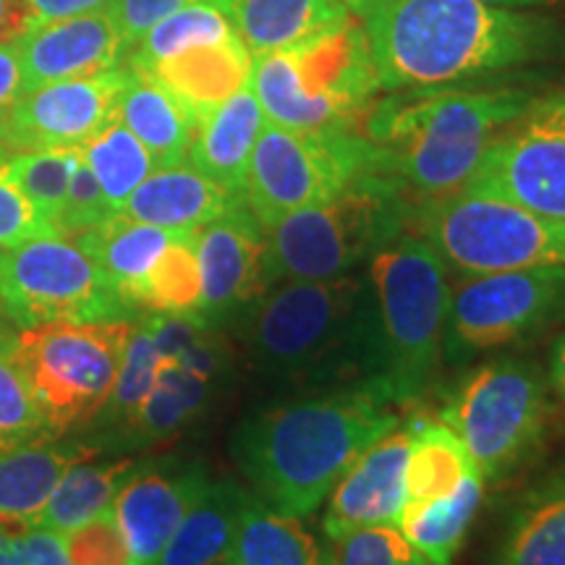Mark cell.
I'll return each instance as SVG.
<instances>
[{"instance_id": "6da1fadb", "label": "cell", "mask_w": 565, "mask_h": 565, "mask_svg": "<svg viewBox=\"0 0 565 565\" xmlns=\"http://www.w3.org/2000/svg\"><path fill=\"white\" fill-rule=\"evenodd\" d=\"M380 92L433 89L565 58V26L482 0H391L364 21Z\"/></svg>"}, {"instance_id": "7a4b0ae2", "label": "cell", "mask_w": 565, "mask_h": 565, "mask_svg": "<svg viewBox=\"0 0 565 565\" xmlns=\"http://www.w3.org/2000/svg\"><path fill=\"white\" fill-rule=\"evenodd\" d=\"M398 422L395 404L372 387H330L244 419L231 454L265 505L307 519Z\"/></svg>"}, {"instance_id": "3957f363", "label": "cell", "mask_w": 565, "mask_h": 565, "mask_svg": "<svg viewBox=\"0 0 565 565\" xmlns=\"http://www.w3.org/2000/svg\"><path fill=\"white\" fill-rule=\"evenodd\" d=\"M534 100L524 87H433L393 92L364 113L374 171L427 200L461 192L487 147Z\"/></svg>"}, {"instance_id": "277c9868", "label": "cell", "mask_w": 565, "mask_h": 565, "mask_svg": "<svg viewBox=\"0 0 565 565\" xmlns=\"http://www.w3.org/2000/svg\"><path fill=\"white\" fill-rule=\"evenodd\" d=\"M254 370L294 385H362L377 374V312L370 278L286 280L249 307Z\"/></svg>"}, {"instance_id": "5b68a950", "label": "cell", "mask_w": 565, "mask_h": 565, "mask_svg": "<svg viewBox=\"0 0 565 565\" xmlns=\"http://www.w3.org/2000/svg\"><path fill=\"white\" fill-rule=\"evenodd\" d=\"M377 312V374L372 391L401 406L433 383L445 353L450 286L445 263L419 236L401 233L370 259Z\"/></svg>"}, {"instance_id": "8992f818", "label": "cell", "mask_w": 565, "mask_h": 565, "mask_svg": "<svg viewBox=\"0 0 565 565\" xmlns=\"http://www.w3.org/2000/svg\"><path fill=\"white\" fill-rule=\"evenodd\" d=\"M249 87L267 124L296 131L356 129L380 92L364 24L349 17L291 47L254 55Z\"/></svg>"}, {"instance_id": "52a82bcc", "label": "cell", "mask_w": 565, "mask_h": 565, "mask_svg": "<svg viewBox=\"0 0 565 565\" xmlns=\"http://www.w3.org/2000/svg\"><path fill=\"white\" fill-rule=\"evenodd\" d=\"M412 215L408 194L391 175L366 171L333 200L296 210L267 228L265 288L349 275L395 242Z\"/></svg>"}, {"instance_id": "ba28073f", "label": "cell", "mask_w": 565, "mask_h": 565, "mask_svg": "<svg viewBox=\"0 0 565 565\" xmlns=\"http://www.w3.org/2000/svg\"><path fill=\"white\" fill-rule=\"evenodd\" d=\"M550 380L529 359L500 356L471 370L445 398L440 422L466 445L479 477L498 482L545 443L553 404Z\"/></svg>"}, {"instance_id": "9c48e42d", "label": "cell", "mask_w": 565, "mask_h": 565, "mask_svg": "<svg viewBox=\"0 0 565 565\" xmlns=\"http://www.w3.org/2000/svg\"><path fill=\"white\" fill-rule=\"evenodd\" d=\"M131 328L134 320L47 322L19 330L17 362L51 440L100 414L116 385Z\"/></svg>"}, {"instance_id": "30bf717a", "label": "cell", "mask_w": 565, "mask_h": 565, "mask_svg": "<svg viewBox=\"0 0 565 565\" xmlns=\"http://www.w3.org/2000/svg\"><path fill=\"white\" fill-rule=\"evenodd\" d=\"M419 236L466 275L565 265V221L490 194L461 192L414 210Z\"/></svg>"}, {"instance_id": "8fae6325", "label": "cell", "mask_w": 565, "mask_h": 565, "mask_svg": "<svg viewBox=\"0 0 565 565\" xmlns=\"http://www.w3.org/2000/svg\"><path fill=\"white\" fill-rule=\"evenodd\" d=\"M374 166V145L356 129L296 131L265 124L252 150L244 202L267 231L296 210L333 200Z\"/></svg>"}, {"instance_id": "7c38bea8", "label": "cell", "mask_w": 565, "mask_h": 565, "mask_svg": "<svg viewBox=\"0 0 565 565\" xmlns=\"http://www.w3.org/2000/svg\"><path fill=\"white\" fill-rule=\"evenodd\" d=\"M3 317L19 330L47 322L134 320L116 288L74 236H38L0 252Z\"/></svg>"}, {"instance_id": "4fadbf2b", "label": "cell", "mask_w": 565, "mask_h": 565, "mask_svg": "<svg viewBox=\"0 0 565 565\" xmlns=\"http://www.w3.org/2000/svg\"><path fill=\"white\" fill-rule=\"evenodd\" d=\"M565 320V265L475 275L450 294L445 353L463 359Z\"/></svg>"}, {"instance_id": "5bb4252c", "label": "cell", "mask_w": 565, "mask_h": 565, "mask_svg": "<svg viewBox=\"0 0 565 565\" xmlns=\"http://www.w3.org/2000/svg\"><path fill=\"white\" fill-rule=\"evenodd\" d=\"M463 189L565 221V89L534 95L492 139Z\"/></svg>"}, {"instance_id": "9a60e30c", "label": "cell", "mask_w": 565, "mask_h": 565, "mask_svg": "<svg viewBox=\"0 0 565 565\" xmlns=\"http://www.w3.org/2000/svg\"><path fill=\"white\" fill-rule=\"evenodd\" d=\"M126 71L118 66L24 92L0 121V145L11 152L79 150L118 116Z\"/></svg>"}, {"instance_id": "2e32d148", "label": "cell", "mask_w": 565, "mask_h": 565, "mask_svg": "<svg viewBox=\"0 0 565 565\" xmlns=\"http://www.w3.org/2000/svg\"><path fill=\"white\" fill-rule=\"evenodd\" d=\"M265 249L267 231L244 200L196 231L204 328L231 320L265 294Z\"/></svg>"}, {"instance_id": "e0dca14e", "label": "cell", "mask_w": 565, "mask_h": 565, "mask_svg": "<svg viewBox=\"0 0 565 565\" xmlns=\"http://www.w3.org/2000/svg\"><path fill=\"white\" fill-rule=\"evenodd\" d=\"M207 471L181 458L137 463L110 511L137 565H154L181 519L207 487Z\"/></svg>"}, {"instance_id": "ac0fdd59", "label": "cell", "mask_w": 565, "mask_h": 565, "mask_svg": "<svg viewBox=\"0 0 565 565\" xmlns=\"http://www.w3.org/2000/svg\"><path fill=\"white\" fill-rule=\"evenodd\" d=\"M17 45L24 92L103 74L124 66L129 58V47L124 45L110 11L30 24L17 34Z\"/></svg>"}, {"instance_id": "d6986e66", "label": "cell", "mask_w": 565, "mask_h": 565, "mask_svg": "<svg viewBox=\"0 0 565 565\" xmlns=\"http://www.w3.org/2000/svg\"><path fill=\"white\" fill-rule=\"evenodd\" d=\"M412 429L380 437L330 492L322 529L330 542L366 526H395L406 505V463Z\"/></svg>"}, {"instance_id": "ffe728a7", "label": "cell", "mask_w": 565, "mask_h": 565, "mask_svg": "<svg viewBox=\"0 0 565 565\" xmlns=\"http://www.w3.org/2000/svg\"><path fill=\"white\" fill-rule=\"evenodd\" d=\"M254 55L238 34L210 45H194L171 58L154 63L141 74L160 82L200 126L217 105L249 84ZM137 71V68H134Z\"/></svg>"}, {"instance_id": "44dd1931", "label": "cell", "mask_w": 565, "mask_h": 565, "mask_svg": "<svg viewBox=\"0 0 565 565\" xmlns=\"http://www.w3.org/2000/svg\"><path fill=\"white\" fill-rule=\"evenodd\" d=\"M97 450L84 443L34 440L0 450V529L26 532L38 526L63 471Z\"/></svg>"}, {"instance_id": "7402d4cb", "label": "cell", "mask_w": 565, "mask_h": 565, "mask_svg": "<svg viewBox=\"0 0 565 565\" xmlns=\"http://www.w3.org/2000/svg\"><path fill=\"white\" fill-rule=\"evenodd\" d=\"M265 124L263 105L246 84L196 126L186 154L189 166H194L225 192L244 196L252 150Z\"/></svg>"}, {"instance_id": "603a6c76", "label": "cell", "mask_w": 565, "mask_h": 565, "mask_svg": "<svg viewBox=\"0 0 565 565\" xmlns=\"http://www.w3.org/2000/svg\"><path fill=\"white\" fill-rule=\"evenodd\" d=\"M238 200L244 196L225 192L194 166L179 162L154 168L124 204L121 215L166 231H200Z\"/></svg>"}, {"instance_id": "cb8c5ba5", "label": "cell", "mask_w": 565, "mask_h": 565, "mask_svg": "<svg viewBox=\"0 0 565 565\" xmlns=\"http://www.w3.org/2000/svg\"><path fill=\"white\" fill-rule=\"evenodd\" d=\"M492 565H565V461L515 503Z\"/></svg>"}, {"instance_id": "d4e9b609", "label": "cell", "mask_w": 565, "mask_h": 565, "mask_svg": "<svg viewBox=\"0 0 565 565\" xmlns=\"http://www.w3.org/2000/svg\"><path fill=\"white\" fill-rule=\"evenodd\" d=\"M246 500L233 479L207 482L154 565H231Z\"/></svg>"}, {"instance_id": "484cf974", "label": "cell", "mask_w": 565, "mask_h": 565, "mask_svg": "<svg viewBox=\"0 0 565 565\" xmlns=\"http://www.w3.org/2000/svg\"><path fill=\"white\" fill-rule=\"evenodd\" d=\"M118 121L145 145V150L152 154L154 168L186 162L196 131L192 113L160 82L131 66L126 71L121 97H118Z\"/></svg>"}, {"instance_id": "4316f807", "label": "cell", "mask_w": 565, "mask_h": 565, "mask_svg": "<svg viewBox=\"0 0 565 565\" xmlns=\"http://www.w3.org/2000/svg\"><path fill=\"white\" fill-rule=\"evenodd\" d=\"M228 13L252 55L291 47L351 17L341 0H228Z\"/></svg>"}, {"instance_id": "83f0119b", "label": "cell", "mask_w": 565, "mask_h": 565, "mask_svg": "<svg viewBox=\"0 0 565 565\" xmlns=\"http://www.w3.org/2000/svg\"><path fill=\"white\" fill-rule=\"evenodd\" d=\"M181 231H166L158 228V225L131 221V217L118 212V215L108 217L97 228L76 233L74 238L95 259L110 286L116 288L126 307L131 309V296L137 291V286L145 280L150 267L158 263L160 254L168 249V244Z\"/></svg>"}, {"instance_id": "f1b7e54d", "label": "cell", "mask_w": 565, "mask_h": 565, "mask_svg": "<svg viewBox=\"0 0 565 565\" xmlns=\"http://www.w3.org/2000/svg\"><path fill=\"white\" fill-rule=\"evenodd\" d=\"M231 565H333V553L294 515H282L249 492Z\"/></svg>"}, {"instance_id": "f546056e", "label": "cell", "mask_w": 565, "mask_h": 565, "mask_svg": "<svg viewBox=\"0 0 565 565\" xmlns=\"http://www.w3.org/2000/svg\"><path fill=\"white\" fill-rule=\"evenodd\" d=\"M482 490L484 479L475 471L458 484L456 492L445 494L440 500L404 505L395 526L427 557L429 565H454V557L461 550L463 536L482 503Z\"/></svg>"}, {"instance_id": "4dcf8cb0", "label": "cell", "mask_w": 565, "mask_h": 565, "mask_svg": "<svg viewBox=\"0 0 565 565\" xmlns=\"http://www.w3.org/2000/svg\"><path fill=\"white\" fill-rule=\"evenodd\" d=\"M408 429L412 448L406 463V505L440 500L477 471L466 445L443 422L416 419Z\"/></svg>"}, {"instance_id": "1f68e13d", "label": "cell", "mask_w": 565, "mask_h": 565, "mask_svg": "<svg viewBox=\"0 0 565 565\" xmlns=\"http://www.w3.org/2000/svg\"><path fill=\"white\" fill-rule=\"evenodd\" d=\"M134 461L92 463V458L71 463L42 511L38 526L55 534H68L97 515L110 511L113 500L134 471ZM34 529V526H32Z\"/></svg>"}, {"instance_id": "d6a6232c", "label": "cell", "mask_w": 565, "mask_h": 565, "mask_svg": "<svg viewBox=\"0 0 565 565\" xmlns=\"http://www.w3.org/2000/svg\"><path fill=\"white\" fill-rule=\"evenodd\" d=\"M134 312L189 317L200 322L202 273L196 259V231H181L150 267L131 296Z\"/></svg>"}, {"instance_id": "836d02e7", "label": "cell", "mask_w": 565, "mask_h": 565, "mask_svg": "<svg viewBox=\"0 0 565 565\" xmlns=\"http://www.w3.org/2000/svg\"><path fill=\"white\" fill-rule=\"evenodd\" d=\"M233 34H236V26H233V19L223 0H189L171 17L158 21L131 47L126 63L137 71H147L175 53L189 51L194 45L221 42L225 38H233Z\"/></svg>"}, {"instance_id": "e575fe53", "label": "cell", "mask_w": 565, "mask_h": 565, "mask_svg": "<svg viewBox=\"0 0 565 565\" xmlns=\"http://www.w3.org/2000/svg\"><path fill=\"white\" fill-rule=\"evenodd\" d=\"M79 152L89 171L95 173L113 212H121L139 183L154 171L152 154L118 121V116L97 137L79 147Z\"/></svg>"}, {"instance_id": "d590c367", "label": "cell", "mask_w": 565, "mask_h": 565, "mask_svg": "<svg viewBox=\"0 0 565 565\" xmlns=\"http://www.w3.org/2000/svg\"><path fill=\"white\" fill-rule=\"evenodd\" d=\"M79 150H45V152H11L9 171L19 192L32 204L42 223L55 233V217L66 202L71 175L79 162Z\"/></svg>"}, {"instance_id": "8d00e7d4", "label": "cell", "mask_w": 565, "mask_h": 565, "mask_svg": "<svg viewBox=\"0 0 565 565\" xmlns=\"http://www.w3.org/2000/svg\"><path fill=\"white\" fill-rule=\"evenodd\" d=\"M17 333L0 330V450L51 440L13 349Z\"/></svg>"}, {"instance_id": "74e56055", "label": "cell", "mask_w": 565, "mask_h": 565, "mask_svg": "<svg viewBox=\"0 0 565 565\" xmlns=\"http://www.w3.org/2000/svg\"><path fill=\"white\" fill-rule=\"evenodd\" d=\"M333 565H429L398 526H366L333 540Z\"/></svg>"}, {"instance_id": "f35d334b", "label": "cell", "mask_w": 565, "mask_h": 565, "mask_svg": "<svg viewBox=\"0 0 565 565\" xmlns=\"http://www.w3.org/2000/svg\"><path fill=\"white\" fill-rule=\"evenodd\" d=\"M71 565H137L126 547L113 511H105L74 532L63 534Z\"/></svg>"}, {"instance_id": "ab89813d", "label": "cell", "mask_w": 565, "mask_h": 565, "mask_svg": "<svg viewBox=\"0 0 565 565\" xmlns=\"http://www.w3.org/2000/svg\"><path fill=\"white\" fill-rule=\"evenodd\" d=\"M113 215H118V212H113L108 200H105L100 183L95 179V173H92L87 162L79 158L76 171L71 175L66 202H63L58 217H55V233H58V236H76V233L97 228V225L105 223Z\"/></svg>"}, {"instance_id": "60d3db41", "label": "cell", "mask_w": 565, "mask_h": 565, "mask_svg": "<svg viewBox=\"0 0 565 565\" xmlns=\"http://www.w3.org/2000/svg\"><path fill=\"white\" fill-rule=\"evenodd\" d=\"M9 160L11 150L0 145V249H13L38 236H53L51 225L40 221L38 212L13 183Z\"/></svg>"}, {"instance_id": "b9f144b4", "label": "cell", "mask_w": 565, "mask_h": 565, "mask_svg": "<svg viewBox=\"0 0 565 565\" xmlns=\"http://www.w3.org/2000/svg\"><path fill=\"white\" fill-rule=\"evenodd\" d=\"M189 0H113L110 13L116 21L118 32H121L124 45L131 47L152 30L158 21L171 17L173 11H179L181 6H186Z\"/></svg>"}, {"instance_id": "7bdbcfd3", "label": "cell", "mask_w": 565, "mask_h": 565, "mask_svg": "<svg viewBox=\"0 0 565 565\" xmlns=\"http://www.w3.org/2000/svg\"><path fill=\"white\" fill-rule=\"evenodd\" d=\"M26 13V26L45 24V21H58L71 17H84V13L110 11L113 0H21Z\"/></svg>"}, {"instance_id": "ee69618b", "label": "cell", "mask_w": 565, "mask_h": 565, "mask_svg": "<svg viewBox=\"0 0 565 565\" xmlns=\"http://www.w3.org/2000/svg\"><path fill=\"white\" fill-rule=\"evenodd\" d=\"M24 95V79H21V58L17 38L0 42V121L13 103Z\"/></svg>"}, {"instance_id": "f6af8a7d", "label": "cell", "mask_w": 565, "mask_h": 565, "mask_svg": "<svg viewBox=\"0 0 565 565\" xmlns=\"http://www.w3.org/2000/svg\"><path fill=\"white\" fill-rule=\"evenodd\" d=\"M19 540L30 557V565H71L61 534L34 526L19 532Z\"/></svg>"}, {"instance_id": "bcb514c9", "label": "cell", "mask_w": 565, "mask_h": 565, "mask_svg": "<svg viewBox=\"0 0 565 565\" xmlns=\"http://www.w3.org/2000/svg\"><path fill=\"white\" fill-rule=\"evenodd\" d=\"M26 13L21 0H0V42L24 32Z\"/></svg>"}, {"instance_id": "7dc6e473", "label": "cell", "mask_w": 565, "mask_h": 565, "mask_svg": "<svg viewBox=\"0 0 565 565\" xmlns=\"http://www.w3.org/2000/svg\"><path fill=\"white\" fill-rule=\"evenodd\" d=\"M550 387L557 393V398L565 404V333L557 335L550 351V372H547Z\"/></svg>"}, {"instance_id": "c3c4849f", "label": "cell", "mask_w": 565, "mask_h": 565, "mask_svg": "<svg viewBox=\"0 0 565 565\" xmlns=\"http://www.w3.org/2000/svg\"><path fill=\"white\" fill-rule=\"evenodd\" d=\"M0 565H30V557L21 547L19 532L0 529Z\"/></svg>"}, {"instance_id": "681fc988", "label": "cell", "mask_w": 565, "mask_h": 565, "mask_svg": "<svg viewBox=\"0 0 565 565\" xmlns=\"http://www.w3.org/2000/svg\"><path fill=\"white\" fill-rule=\"evenodd\" d=\"M482 3L498 6V9H513V11H534V9H547V6L563 3V0H482Z\"/></svg>"}, {"instance_id": "f907efd6", "label": "cell", "mask_w": 565, "mask_h": 565, "mask_svg": "<svg viewBox=\"0 0 565 565\" xmlns=\"http://www.w3.org/2000/svg\"><path fill=\"white\" fill-rule=\"evenodd\" d=\"M341 3L349 9L351 17H356L359 21H364L366 17H372L374 11L383 9V6L391 3V0H341Z\"/></svg>"}, {"instance_id": "816d5d0a", "label": "cell", "mask_w": 565, "mask_h": 565, "mask_svg": "<svg viewBox=\"0 0 565 565\" xmlns=\"http://www.w3.org/2000/svg\"><path fill=\"white\" fill-rule=\"evenodd\" d=\"M0 252H3V249H0ZM0 315H3V299H0Z\"/></svg>"}]
</instances>
